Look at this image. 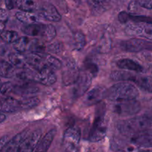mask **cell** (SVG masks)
Here are the masks:
<instances>
[{
	"instance_id": "cell-1",
	"label": "cell",
	"mask_w": 152,
	"mask_h": 152,
	"mask_svg": "<svg viewBox=\"0 0 152 152\" xmlns=\"http://www.w3.org/2000/svg\"><path fill=\"white\" fill-rule=\"evenodd\" d=\"M151 126L152 118L145 115L120 120L116 125L117 131L123 137H129L135 134L148 129Z\"/></svg>"
},
{
	"instance_id": "cell-2",
	"label": "cell",
	"mask_w": 152,
	"mask_h": 152,
	"mask_svg": "<svg viewBox=\"0 0 152 152\" xmlns=\"http://www.w3.org/2000/svg\"><path fill=\"white\" fill-rule=\"evenodd\" d=\"M139 96V91L129 83H119L105 90V99L112 102L136 99Z\"/></svg>"
},
{
	"instance_id": "cell-3",
	"label": "cell",
	"mask_w": 152,
	"mask_h": 152,
	"mask_svg": "<svg viewBox=\"0 0 152 152\" xmlns=\"http://www.w3.org/2000/svg\"><path fill=\"white\" fill-rule=\"evenodd\" d=\"M110 77L114 81L133 82L142 90L152 93V77L133 74L126 71H114Z\"/></svg>"
},
{
	"instance_id": "cell-4",
	"label": "cell",
	"mask_w": 152,
	"mask_h": 152,
	"mask_svg": "<svg viewBox=\"0 0 152 152\" xmlns=\"http://www.w3.org/2000/svg\"><path fill=\"white\" fill-rule=\"evenodd\" d=\"M111 109L117 115L128 117L137 114L140 111L141 105L136 99L116 101L111 105Z\"/></svg>"
},
{
	"instance_id": "cell-5",
	"label": "cell",
	"mask_w": 152,
	"mask_h": 152,
	"mask_svg": "<svg viewBox=\"0 0 152 152\" xmlns=\"http://www.w3.org/2000/svg\"><path fill=\"white\" fill-rule=\"evenodd\" d=\"M126 138V142H127L126 145H131L137 149L152 148V130L151 129H146Z\"/></svg>"
},
{
	"instance_id": "cell-6",
	"label": "cell",
	"mask_w": 152,
	"mask_h": 152,
	"mask_svg": "<svg viewBox=\"0 0 152 152\" xmlns=\"http://www.w3.org/2000/svg\"><path fill=\"white\" fill-rule=\"evenodd\" d=\"M81 139V131L79 128L70 127L63 135V148L65 152H75Z\"/></svg>"
},
{
	"instance_id": "cell-7",
	"label": "cell",
	"mask_w": 152,
	"mask_h": 152,
	"mask_svg": "<svg viewBox=\"0 0 152 152\" xmlns=\"http://www.w3.org/2000/svg\"><path fill=\"white\" fill-rule=\"evenodd\" d=\"M107 132V126L104 120L103 114H98L95 117L91 129L88 134V140L91 142H99L105 138Z\"/></svg>"
},
{
	"instance_id": "cell-8",
	"label": "cell",
	"mask_w": 152,
	"mask_h": 152,
	"mask_svg": "<svg viewBox=\"0 0 152 152\" xmlns=\"http://www.w3.org/2000/svg\"><path fill=\"white\" fill-rule=\"evenodd\" d=\"M122 49L128 52L142 51L144 50H152V42L146 41L141 39H131L129 40H125L120 43Z\"/></svg>"
},
{
	"instance_id": "cell-9",
	"label": "cell",
	"mask_w": 152,
	"mask_h": 152,
	"mask_svg": "<svg viewBox=\"0 0 152 152\" xmlns=\"http://www.w3.org/2000/svg\"><path fill=\"white\" fill-rule=\"evenodd\" d=\"M93 77L86 71L80 73L77 81L74 83V96L78 98L83 96L90 88Z\"/></svg>"
},
{
	"instance_id": "cell-10",
	"label": "cell",
	"mask_w": 152,
	"mask_h": 152,
	"mask_svg": "<svg viewBox=\"0 0 152 152\" xmlns=\"http://www.w3.org/2000/svg\"><path fill=\"white\" fill-rule=\"evenodd\" d=\"M33 80L44 86H51L56 83V76L54 71L45 66L33 74Z\"/></svg>"
},
{
	"instance_id": "cell-11",
	"label": "cell",
	"mask_w": 152,
	"mask_h": 152,
	"mask_svg": "<svg viewBox=\"0 0 152 152\" xmlns=\"http://www.w3.org/2000/svg\"><path fill=\"white\" fill-rule=\"evenodd\" d=\"M125 32L129 36H140L152 41V25L130 24L126 28Z\"/></svg>"
},
{
	"instance_id": "cell-12",
	"label": "cell",
	"mask_w": 152,
	"mask_h": 152,
	"mask_svg": "<svg viewBox=\"0 0 152 152\" xmlns=\"http://www.w3.org/2000/svg\"><path fill=\"white\" fill-rule=\"evenodd\" d=\"M40 137L41 132L39 130L32 132L22 141L16 152H34V148L40 140Z\"/></svg>"
},
{
	"instance_id": "cell-13",
	"label": "cell",
	"mask_w": 152,
	"mask_h": 152,
	"mask_svg": "<svg viewBox=\"0 0 152 152\" xmlns=\"http://www.w3.org/2000/svg\"><path fill=\"white\" fill-rule=\"evenodd\" d=\"M106 89L105 88L97 86L88 92L84 99V104L87 106L96 105L105 99V93Z\"/></svg>"
},
{
	"instance_id": "cell-14",
	"label": "cell",
	"mask_w": 152,
	"mask_h": 152,
	"mask_svg": "<svg viewBox=\"0 0 152 152\" xmlns=\"http://www.w3.org/2000/svg\"><path fill=\"white\" fill-rule=\"evenodd\" d=\"M80 71H79L77 65L71 62L67 64L62 73V79L64 84L68 85L74 84L80 75Z\"/></svg>"
},
{
	"instance_id": "cell-15",
	"label": "cell",
	"mask_w": 152,
	"mask_h": 152,
	"mask_svg": "<svg viewBox=\"0 0 152 152\" xmlns=\"http://www.w3.org/2000/svg\"><path fill=\"white\" fill-rule=\"evenodd\" d=\"M40 14L44 19L50 22H59L62 19L60 13L51 4H46L42 7Z\"/></svg>"
},
{
	"instance_id": "cell-16",
	"label": "cell",
	"mask_w": 152,
	"mask_h": 152,
	"mask_svg": "<svg viewBox=\"0 0 152 152\" xmlns=\"http://www.w3.org/2000/svg\"><path fill=\"white\" fill-rule=\"evenodd\" d=\"M56 134V129H51L37 143V146L34 148V152H48L54 137Z\"/></svg>"
},
{
	"instance_id": "cell-17",
	"label": "cell",
	"mask_w": 152,
	"mask_h": 152,
	"mask_svg": "<svg viewBox=\"0 0 152 152\" xmlns=\"http://www.w3.org/2000/svg\"><path fill=\"white\" fill-rule=\"evenodd\" d=\"M25 60H26L27 65L32 68L36 71H39L44 67L47 66L44 59L40 53H28L25 56Z\"/></svg>"
},
{
	"instance_id": "cell-18",
	"label": "cell",
	"mask_w": 152,
	"mask_h": 152,
	"mask_svg": "<svg viewBox=\"0 0 152 152\" xmlns=\"http://www.w3.org/2000/svg\"><path fill=\"white\" fill-rule=\"evenodd\" d=\"M46 25L45 24L34 23L22 27V31L25 34L31 37H41L43 38L45 32Z\"/></svg>"
},
{
	"instance_id": "cell-19",
	"label": "cell",
	"mask_w": 152,
	"mask_h": 152,
	"mask_svg": "<svg viewBox=\"0 0 152 152\" xmlns=\"http://www.w3.org/2000/svg\"><path fill=\"white\" fill-rule=\"evenodd\" d=\"M117 65L119 68L126 71H134L140 73L143 71V68L138 62L131 59H120L117 62Z\"/></svg>"
},
{
	"instance_id": "cell-20",
	"label": "cell",
	"mask_w": 152,
	"mask_h": 152,
	"mask_svg": "<svg viewBox=\"0 0 152 152\" xmlns=\"http://www.w3.org/2000/svg\"><path fill=\"white\" fill-rule=\"evenodd\" d=\"M19 110H21L19 100L11 96L2 99V106H1L2 112L12 113L16 112Z\"/></svg>"
},
{
	"instance_id": "cell-21",
	"label": "cell",
	"mask_w": 152,
	"mask_h": 152,
	"mask_svg": "<svg viewBox=\"0 0 152 152\" xmlns=\"http://www.w3.org/2000/svg\"><path fill=\"white\" fill-rule=\"evenodd\" d=\"M16 17L22 23L28 24V25L38 23L39 21V17L34 12L19 11L16 13Z\"/></svg>"
},
{
	"instance_id": "cell-22",
	"label": "cell",
	"mask_w": 152,
	"mask_h": 152,
	"mask_svg": "<svg viewBox=\"0 0 152 152\" xmlns=\"http://www.w3.org/2000/svg\"><path fill=\"white\" fill-rule=\"evenodd\" d=\"M10 63L17 68H25L27 66L25 56H22L20 53H10L8 56Z\"/></svg>"
},
{
	"instance_id": "cell-23",
	"label": "cell",
	"mask_w": 152,
	"mask_h": 152,
	"mask_svg": "<svg viewBox=\"0 0 152 152\" xmlns=\"http://www.w3.org/2000/svg\"><path fill=\"white\" fill-rule=\"evenodd\" d=\"M42 55V56L44 59L46 65H47L48 68H50V69H52L53 71L54 70H59L62 68V64L61 62V61L59 59H58L57 58L54 57L52 55L47 54V53H40Z\"/></svg>"
},
{
	"instance_id": "cell-24",
	"label": "cell",
	"mask_w": 152,
	"mask_h": 152,
	"mask_svg": "<svg viewBox=\"0 0 152 152\" xmlns=\"http://www.w3.org/2000/svg\"><path fill=\"white\" fill-rule=\"evenodd\" d=\"M16 6L22 11L25 12H34L37 7L34 0H16Z\"/></svg>"
},
{
	"instance_id": "cell-25",
	"label": "cell",
	"mask_w": 152,
	"mask_h": 152,
	"mask_svg": "<svg viewBox=\"0 0 152 152\" xmlns=\"http://www.w3.org/2000/svg\"><path fill=\"white\" fill-rule=\"evenodd\" d=\"M31 40L27 37H22L18 39L13 44V48L18 53H24L27 51L29 48Z\"/></svg>"
},
{
	"instance_id": "cell-26",
	"label": "cell",
	"mask_w": 152,
	"mask_h": 152,
	"mask_svg": "<svg viewBox=\"0 0 152 152\" xmlns=\"http://www.w3.org/2000/svg\"><path fill=\"white\" fill-rule=\"evenodd\" d=\"M14 74L13 65L4 60H0V77H11Z\"/></svg>"
},
{
	"instance_id": "cell-27",
	"label": "cell",
	"mask_w": 152,
	"mask_h": 152,
	"mask_svg": "<svg viewBox=\"0 0 152 152\" xmlns=\"http://www.w3.org/2000/svg\"><path fill=\"white\" fill-rule=\"evenodd\" d=\"M38 91L39 89L37 87L32 86L29 84H24L19 86H14L13 92L19 94H31L36 93Z\"/></svg>"
},
{
	"instance_id": "cell-28",
	"label": "cell",
	"mask_w": 152,
	"mask_h": 152,
	"mask_svg": "<svg viewBox=\"0 0 152 152\" xmlns=\"http://www.w3.org/2000/svg\"><path fill=\"white\" fill-rule=\"evenodd\" d=\"M108 0H88V4L92 10L96 13H101L105 10Z\"/></svg>"
},
{
	"instance_id": "cell-29",
	"label": "cell",
	"mask_w": 152,
	"mask_h": 152,
	"mask_svg": "<svg viewBox=\"0 0 152 152\" xmlns=\"http://www.w3.org/2000/svg\"><path fill=\"white\" fill-rule=\"evenodd\" d=\"M39 103V99L38 97H29L22 99L19 100L20 108L22 109H30L37 106Z\"/></svg>"
},
{
	"instance_id": "cell-30",
	"label": "cell",
	"mask_w": 152,
	"mask_h": 152,
	"mask_svg": "<svg viewBox=\"0 0 152 152\" xmlns=\"http://www.w3.org/2000/svg\"><path fill=\"white\" fill-rule=\"evenodd\" d=\"M0 38L7 43H14L19 37L17 32L13 31H4L1 33Z\"/></svg>"
},
{
	"instance_id": "cell-31",
	"label": "cell",
	"mask_w": 152,
	"mask_h": 152,
	"mask_svg": "<svg viewBox=\"0 0 152 152\" xmlns=\"http://www.w3.org/2000/svg\"><path fill=\"white\" fill-rule=\"evenodd\" d=\"M28 50L31 52V53H42L45 50V46L41 42L39 41L38 39H34L31 40L30 42L29 48Z\"/></svg>"
},
{
	"instance_id": "cell-32",
	"label": "cell",
	"mask_w": 152,
	"mask_h": 152,
	"mask_svg": "<svg viewBox=\"0 0 152 152\" xmlns=\"http://www.w3.org/2000/svg\"><path fill=\"white\" fill-rule=\"evenodd\" d=\"M56 31L55 27L53 25H50V24L46 25L45 32L42 39H44V41L45 42H51L56 37Z\"/></svg>"
},
{
	"instance_id": "cell-33",
	"label": "cell",
	"mask_w": 152,
	"mask_h": 152,
	"mask_svg": "<svg viewBox=\"0 0 152 152\" xmlns=\"http://www.w3.org/2000/svg\"><path fill=\"white\" fill-rule=\"evenodd\" d=\"M86 44V38L83 34L78 32L74 36V46L77 50H82Z\"/></svg>"
},
{
	"instance_id": "cell-34",
	"label": "cell",
	"mask_w": 152,
	"mask_h": 152,
	"mask_svg": "<svg viewBox=\"0 0 152 152\" xmlns=\"http://www.w3.org/2000/svg\"><path fill=\"white\" fill-rule=\"evenodd\" d=\"M8 19V13L4 9H0V32L4 31L6 23Z\"/></svg>"
},
{
	"instance_id": "cell-35",
	"label": "cell",
	"mask_w": 152,
	"mask_h": 152,
	"mask_svg": "<svg viewBox=\"0 0 152 152\" xmlns=\"http://www.w3.org/2000/svg\"><path fill=\"white\" fill-rule=\"evenodd\" d=\"M14 86L10 82H7L2 84L0 87V93L3 95H7L13 91Z\"/></svg>"
},
{
	"instance_id": "cell-36",
	"label": "cell",
	"mask_w": 152,
	"mask_h": 152,
	"mask_svg": "<svg viewBox=\"0 0 152 152\" xmlns=\"http://www.w3.org/2000/svg\"><path fill=\"white\" fill-rule=\"evenodd\" d=\"M86 67V71L88 73L91 74L93 77H95L98 74V67L95 65L94 63H92L91 62H88L85 65Z\"/></svg>"
},
{
	"instance_id": "cell-37",
	"label": "cell",
	"mask_w": 152,
	"mask_h": 152,
	"mask_svg": "<svg viewBox=\"0 0 152 152\" xmlns=\"http://www.w3.org/2000/svg\"><path fill=\"white\" fill-rule=\"evenodd\" d=\"M137 3L142 7L152 10V0H138Z\"/></svg>"
},
{
	"instance_id": "cell-38",
	"label": "cell",
	"mask_w": 152,
	"mask_h": 152,
	"mask_svg": "<svg viewBox=\"0 0 152 152\" xmlns=\"http://www.w3.org/2000/svg\"><path fill=\"white\" fill-rule=\"evenodd\" d=\"M118 19L120 22H122V23H126V22H127L129 20V13H126V12H122V13H120L119 14Z\"/></svg>"
},
{
	"instance_id": "cell-39",
	"label": "cell",
	"mask_w": 152,
	"mask_h": 152,
	"mask_svg": "<svg viewBox=\"0 0 152 152\" xmlns=\"http://www.w3.org/2000/svg\"><path fill=\"white\" fill-rule=\"evenodd\" d=\"M5 5L7 9L11 10L16 5V0H5Z\"/></svg>"
},
{
	"instance_id": "cell-40",
	"label": "cell",
	"mask_w": 152,
	"mask_h": 152,
	"mask_svg": "<svg viewBox=\"0 0 152 152\" xmlns=\"http://www.w3.org/2000/svg\"><path fill=\"white\" fill-rule=\"evenodd\" d=\"M7 140H8V138H7V136H3L2 137L0 138V151L2 149L3 147L4 146V145L7 143Z\"/></svg>"
},
{
	"instance_id": "cell-41",
	"label": "cell",
	"mask_w": 152,
	"mask_h": 152,
	"mask_svg": "<svg viewBox=\"0 0 152 152\" xmlns=\"http://www.w3.org/2000/svg\"><path fill=\"white\" fill-rule=\"evenodd\" d=\"M6 120V116L3 113L0 112V123H3Z\"/></svg>"
},
{
	"instance_id": "cell-42",
	"label": "cell",
	"mask_w": 152,
	"mask_h": 152,
	"mask_svg": "<svg viewBox=\"0 0 152 152\" xmlns=\"http://www.w3.org/2000/svg\"><path fill=\"white\" fill-rule=\"evenodd\" d=\"M1 106H2V99L0 97V111H1Z\"/></svg>"
},
{
	"instance_id": "cell-43",
	"label": "cell",
	"mask_w": 152,
	"mask_h": 152,
	"mask_svg": "<svg viewBox=\"0 0 152 152\" xmlns=\"http://www.w3.org/2000/svg\"><path fill=\"white\" fill-rule=\"evenodd\" d=\"M1 77H0V85H1Z\"/></svg>"
}]
</instances>
